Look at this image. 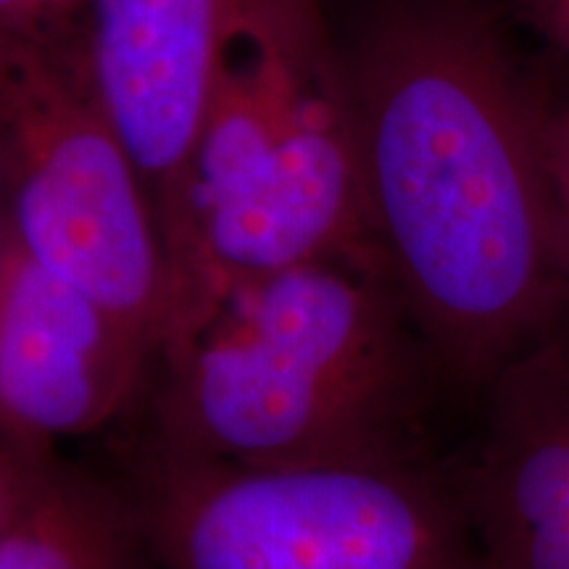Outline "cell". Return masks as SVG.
<instances>
[{
  "mask_svg": "<svg viewBox=\"0 0 569 569\" xmlns=\"http://www.w3.org/2000/svg\"><path fill=\"white\" fill-rule=\"evenodd\" d=\"M0 569H156V561L124 482L56 453L0 530Z\"/></svg>",
  "mask_w": 569,
  "mask_h": 569,
  "instance_id": "obj_9",
  "label": "cell"
},
{
  "mask_svg": "<svg viewBox=\"0 0 569 569\" xmlns=\"http://www.w3.org/2000/svg\"><path fill=\"white\" fill-rule=\"evenodd\" d=\"M188 224L193 301L180 348L256 277L325 259L380 264L346 61L319 0H222Z\"/></svg>",
  "mask_w": 569,
  "mask_h": 569,
  "instance_id": "obj_3",
  "label": "cell"
},
{
  "mask_svg": "<svg viewBox=\"0 0 569 569\" xmlns=\"http://www.w3.org/2000/svg\"><path fill=\"white\" fill-rule=\"evenodd\" d=\"M148 393L140 443L234 467L446 461L436 430L465 407L386 269L351 259L232 288Z\"/></svg>",
  "mask_w": 569,
  "mask_h": 569,
  "instance_id": "obj_2",
  "label": "cell"
},
{
  "mask_svg": "<svg viewBox=\"0 0 569 569\" xmlns=\"http://www.w3.org/2000/svg\"><path fill=\"white\" fill-rule=\"evenodd\" d=\"M530 24L569 59V0H522Z\"/></svg>",
  "mask_w": 569,
  "mask_h": 569,
  "instance_id": "obj_13",
  "label": "cell"
},
{
  "mask_svg": "<svg viewBox=\"0 0 569 569\" xmlns=\"http://www.w3.org/2000/svg\"><path fill=\"white\" fill-rule=\"evenodd\" d=\"M156 351L34 256L0 209V438L53 453L146 396Z\"/></svg>",
  "mask_w": 569,
  "mask_h": 569,
  "instance_id": "obj_6",
  "label": "cell"
},
{
  "mask_svg": "<svg viewBox=\"0 0 569 569\" xmlns=\"http://www.w3.org/2000/svg\"><path fill=\"white\" fill-rule=\"evenodd\" d=\"M88 0H0V48L42 42L56 21Z\"/></svg>",
  "mask_w": 569,
  "mask_h": 569,
  "instance_id": "obj_11",
  "label": "cell"
},
{
  "mask_svg": "<svg viewBox=\"0 0 569 569\" xmlns=\"http://www.w3.org/2000/svg\"><path fill=\"white\" fill-rule=\"evenodd\" d=\"M53 457L56 451H32V448L0 438V530L6 528V522L13 517V511L19 509V503L24 501Z\"/></svg>",
  "mask_w": 569,
  "mask_h": 569,
  "instance_id": "obj_12",
  "label": "cell"
},
{
  "mask_svg": "<svg viewBox=\"0 0 569 569\" xmlns=\"http://www.w3.org/2000/svg\"><path fill=\"white\" fill-rule=\"evenodd\" d=\"M0 209L42 264L122 319L159 365L169 267L151 201L84 67L46 40L0 48Z\"/></svg>",
  "mask_w": 569,
  "mask_h": 569,
  "instance_id": "obj_5",
  "label": "cell"
},
{
  "mask_svg": "<svg viewBox=\"0 0 569 569\" xmlns=\"http://www.w3.org/2000/svg\"><path fill=\"white\" fill-rule=\"evenodd\" d=\"M82 67L106 119L138 169L159 224L169 293L193 282L188 182L222 0H88Z\"/></svg>",
  "mask_w": 569,
  "mask_h": 569,
  "instance_id": "obj_7",
  "label": "cell"
},
{
  "mask_svg": "<svg viewBox=\"0 0 569 569\" xmlns=\"http://www.w3.org/2000/svg\"><path fill=\"white\" fill-rule=\"evenodd\" d=\"M156 569H490L446 461L234 467L138 443Z\"/></svg>",
  "mask_w": 569,
  "mask_h": 569,
  "instance_id": "obj_4",
  "label": "cell"
},
{
  "mask_svg": "<svg viewBox=\"0 0 569 569\" xmlns=\"http://www.w3.org/2000/svg\"><path fill=\"white\" fill-rule=\"evenodd\" d=\"M375 251L465 407L569 303L540 119L486 11L401 9L353 61Z\"/></svg>",
  "mask_w": 569,
  "mask_h": 569,
  "instance_id": "obj_1",
  "label": "cell"
},
{
  "mask_svg": "<svg viewBox=\"0 0 569 569\" xmlns=\"http://www.w3.org/2000/svg\"><path fill=\"white\" fill-rule=\"evenodd\" d=\"M469 407L446 472L488 567L569 569V303Z\"/></svg>",
  "mask_w": 569,
  "mask_h": 569,
  "instance_id": "obj_8",
  "label": "cell"
},
{
  "mask_svg": "<svg viewBox=\"0 0 569 569\" xmlns=\"http://www.w3.org/2000/svg\"><path fill=\"white\" fill-rule=\"evenodd\" d=\"M540 148H543V169L546 184H549L559 261L569 284V103H543Z\"/></svg>",
  "mask_w": 569,
  "mask_h": 569,
  "instance_id": "obj_10",
  "label": "cell"
}]
</instances>
